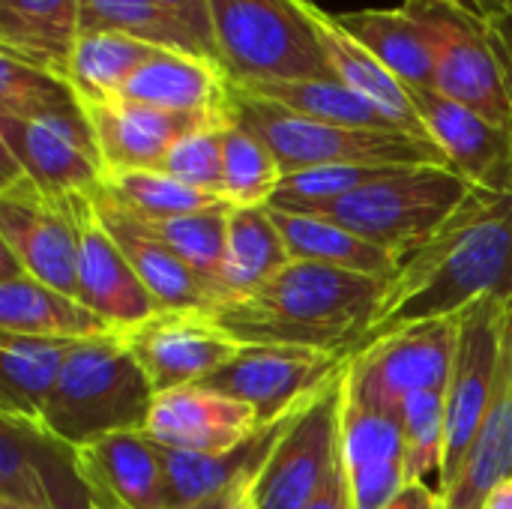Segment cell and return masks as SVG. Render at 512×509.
Wrapping results in <instances>:
<instances>
[{"instance_id":"6da1fadb","label":"cell","mask_w":512,"mask_h":509,"mask_svg":"<svg viewBox=\"0 0 512 509\" xmlns=\"http://www.w3.org/2000/svg\"><path fill=\"white\" fill-rule=\"evenodd\" d=\"M489 297H512V192L474 186L462 207L384 279L357 351L417 324L459 318Z\"/></svg>"},{"instance_id":"7a4b0ae2","label":"cell","mask_w":512,"mask_h":509,"mask_svg":"<svg viewBox=\"0 0 512 509\" xmlns=\"http://www.w3.org/2000/svg\"><path fill=\"white\" fill-rule=\"evenodd\" d=\"M384 279L291 261L243 300L219 303L210 318L243 345H288L351 357L369 327Z\"/></svg>"},{"instance_id":"3957f363","label":"cell","mask_w":512,"mask_h":509,"mask_svg":"<svg viewBox=\"0 0 512 509\" xmlns=\"http://www.w3.org/2000/svg\"><path fill=\"white\" fill-rule=\"evenodd\" d=\"M153 387L120 333L69 345L60 381L45 411V426L84 450L120 432H144Z\"/></svg>"},{"instance_id":"277c9868","label":"cell","mask_w":512,"mask_h":509,"mask_svg":"<svg viewBox=\"0 0 512 509\" xmlns=\"http://www.w3.org/2000/svg\"><path fill=\"white\" fill-rule=\"evenodd\" d=\"M213 45L231 87L336 78L321 48L312 0H207Z\"/></svg>"},{"instance_id":"5b68a950","label":"cell","mask_w":512,"mask_h":509,"mask_svg":"<svg viewBox=\"0 0 512 509\" xmlns=\"http://www.w3.org/2000/svg\"><path fill=\"white\" fill-rule=\"evenodd\" d=\"M228 114L273 150L282 177L309 168H324V165H405V168L447 165L450 168L444 150L432 138H420L411 132H375V129L321 123L234 87H231Z\"/></svg>"},{"instance_id":"8992f818","label":"cell","mask_w":512,"mask_h":509,"mask_svg":"<svg viewBox=\"0 0 512 509\" xmlns=\"http://www.w3.org/2000/svg\"><path fill=\"white\" fill-rule=\"evenodd\" d=\"M471 189L474 186L447 165H417L399 168L336 201L291 204L279 210L324 216L390 249L402 261L462 207Z\"/></svg>"},{"instance_id":"52a82bcc","label":"cell","mask_w":512,"mask_h":509,"mask_svg":"<svg viewBox=\"0 0 512 509\" xmlns=\"http://www.w3.org/2000/svg\"><path fill=\"white\" fill-rule=\"evenodd\" d=\"M438 42L435 93L512 129L510 24L486 21L453 0H405Z\"/></svg>"},{"instance_id":"ba28073f","label":"cell","mask_w":512,"mask_h":509,"mask_svg":"<svg viewBox=\"0 0 512 509\" xmlns=\"http://www.w3.org/2000/svg\"><path fill=\"white\" fill-rule=\"evenodd\" d=\"M0 144L3 180L27 177L54 201L93 192L105 177V162L81 102L39 117H0Z\"/></svg>"},{"instance_id":"9c48e42d","label":"cell","mask_w":512,"mask_h":509,"mask_svg":"<svg viewBox=\"0 0 512 509\" xmlns=\"http://www.w3.org/2000/svg\"><path fill=\"white\" fill-rule=\"evenodd\" d=\"M456 342L459 318L390 333L351 354L345 369V396L399 417L402 405L414 393L447 390Z\"/></svg>"},{"instance_id":"30bf717a","label":"cell","mask_w":512,"mask_h":509,"mask_svg":"<svg viewBox=\"0 0 512 509\" xmlns=\"http://www.w3.org/2000/svg\"><path fill=\"white\" fill-rule=\"evenodd\" d=\"M348 360L351 357L312 348L243 345L225 369L213 372L198 387L246 402L264 426L318 399L345 375Z\"/></svg>"},{"instance_id":"8fae6325","label":"cell","mask_w":512,"mask_h":509,"mask_svg":"<svg viewBox=\"0 0 512 509\" xmlns=\"http://www.w3.org/2000/svg\"><path fill=\"white\" fill-rule=\"evenodd\" d=\"M0 501L27 509H96L81 450L45 423L0 417Z\"/></svg>"},{"instance_id":"7c38bea8","label":"cell","mask_w":512,"mask_h":509,"mask_svg":"<svg viewBox=\"0 0 512 509\" xmlns=\"http://www.w3.org/2000/svg\"><path fill=\"white\" fill-rule=\"evenodd\" d=\"M345 375L312 399L279 438L267 465L252 483V509H306L339 462Z\"/></svg>"},{"instance_id":"4fadbf2b","label":"cell","mask_w":512,"mask_h":509,"mask_svg":"<svg viewBox=\"0 0 512 509\" xmlns=\"http://www.w3.org/2000/svg\"><path fill=\"white\" fill-rule=\"evenodd\" d=\"M512 300V297H510ZM504 297H489L459 315V342L453 354V369L447 381V456H444V492L456 483L465 456L486 417L498 357L507 303Z\"/></svg>"},{"instance_id":"5bb4252c","label":"cell","mask_w":512,"mask_h":509,"mask_svg":"<svg viewBox=\"0 0 512 509\" xmlns=\"http://www.w3.org/2000/svg\"><path fill=\"white\" fill-rule=\"evenodd\" d=\"M0 246L21 270L69 297H78V228L66 201L39 192L27 177L0 183Z\"/></svg>"},{"instance_id":"9a60e30c","label":"cell","mask_w":512,"mask_h":509,"mask_svg":"<svg viewBox=\"0 0 512 509\" xmlns=\"http://www.w3.org/2000/svg\"><path fill=\"white\" fill-rule=\"evenodd\" d=\"M120 336L156 396L201 384L243 351V342L204 312H159L153 321Z\"/></svg>"},{"instance_id":"2e32d148","label":"cell","mask_w":512,"mask_h":509,"mask_svg":"<svg viewBox=\"0 0 512 509\" xmlns=\"http://www.w3.org/2000/svg\"><path fill=\"white\" fill-rule=\"evenodd\" d=\"M69 207L78 228V300L105 318L114 333L153 321L162 309L99 222L93 192L69 195Z\"/></svg>"},{"instance_id":"e0dca14e","label":"cell","mask_w":512,"mask_h":509,"mask_svg":"<svg viewBox=\"0 0 512 509\" xmlns=\"http://www.w3.org/2000/svg\"><path fill=\"white\" fill-rule=\"evenodd\" d=\"M339 459L345 468L351 507L384 509L408 483L402 420L345 396L339 426Z\"/></svg>"},{"instance_id":"ac0fdd59","label":"cell","mask_w":512,"mask_h":509,"mask_svg":"<svg viewBox=\"0 0 512 509\" xmlns=\"http://www.w3.org/2000/svg\"><path fill=\"white\" fill-rule=\"evenodd\" d=\"M258 429L261 420L246 402L192 384L159 393L141 435L180 453H228Z\"/></svg>"},{"instance_id":"d6986e66","label":"cell","mask_w":512,"mask_h":509,"mask_svg":"<svg viewBox=\"0 0 512 509\" xmlns=\"http://www.w3.org/2000/svg\"><path fill=\"white\" fill-rule=\"evenodd\" d=\"M429 138L444 150L450 168L477 189L512 192V129L435 93L411 90Z\"/></svg>"},{"instance_id":"ffe728a7","label":"cell","mask_w":512,"mask_h":509,"mask_svg":"<svg viewBox=\"0 0 512 509\" xmlns=\"http://www.w3.org/2000/svg\"><path fill=\"white\" fill-rule=\"evenodd\" d=\"M93 207L105 231L114 237L120 252L129 258L132 270L153 294L162 312H204L210 315L222 294L207 279H201L192 267H186L174 252H168L132 213L117 207L108 195L93 189Z\"/></svg>"},{"instance_id":"44dd1931","label":"cell","mask_w":512,"mask_h":509,"mask_svg":"<svg viewBox=\"0 0 512 509\" xmlns=\"http://www.w3.org/2000/svg\"><path fill=\"white\" fill-rule=\"evenodd\" d=\"M102 162L105 174H120V171H156L168 150L189 135L192 129L222 120V117H192V114H171L159 111L150 105H138L129 99H111V102H96L84 105ZM228 117V114H225Z\"/></svg>"},{"instance_id":"7402d4cb","label":"cell","mask_w":512,"mask_h":509,"mask_svg":"<svg viewBox=\"0 0 512 509\" xmlns=\"http://www.w3.org/2000/svg\"><path fill=\"white\" fill-rule=\"evenodd\" d=\"M120 99L171 114L225 117L231 81L213 57L159 48L123 87Z\"/></svg>"},{"instance_id":"603a6c76","label":"cell","mask_w":512,"mask_h":509,"mask_svg":"<svg viewBox=\"0 0 512 509\" xmlns=\"http://www.w3.org/2000/svg\"><path fill=\"white\" fill-rule=\"evenodd\" d=\"M3 249V276H0V333L39 336L81 342L114 333L105 318L87 309L78 297H69L33 276H27L18 258Z\"/></svg>"},{"instance_id":"cb8c5ba5","label":"cell","mask_w":512,"mask_h":509,"mask_svg":"<svg viewBox=\"0 0 512 509\" xmlns=\"http://www.w3.org/2000/svg\"><path fill=\"white\" fill-rule=\"evenodd\" d=\"M512 477V300L507 303L495 390L480 432L465 456L456 483L444 492L441 509H483L489 492Z\"/></svg>"},{"instance_id":"d4e9b609","label":"cell","mask_w":512,"mask_h":509,"mask_svg":"<svg viewBox=\"0 0 512 509\" xmlns=\"http://www.w3.org/2000/svg\"><path fill=\"white\" fill-rule=\"evenodd\" d=\"M303 408L273 423H264L252 438H246L240 447L228 453H180V450H168L156 444L162 471H165V486H168V509H183L210 495L225 492L228 486L255 480L261 468L267 465L270 453L276 450L279 438L288 432V426L297 420Z\"/></svg>"},{"instance_id":"484cf974","label":"cell","mask_w":512,"mask_h":509,"mask_svg":"<svg viewBox=\"0 0 512 509\" xmlns=\"http://www.w3.org/2000/svg\"><path fill=\"white\" fill-rule=\"evenodd\" d=\"M96 509H168V486L153 441L120 432L81 450Z\"/></svg>"},{"instance_id":"4316f807","label":"cell","mask_w":512,"mask_h":509,"mask_svg":"<svg viewBox=\"0 0 512 509\" xmlns=\"http://www.w3.org/2000/svg\"><path fill=\"white\" fill-rule=\"evenodd\" d=\"M333 18L402 84H408L411 90H435L438 42L429 24L414 9L402 3L396 9H360L339 12Z\"/></svg>"},{"instance_id":"83f0119b","label":"cell","mask_w":512,"mask_h":509,"mask_svg":"<svg viewBox=\"0 0 512 509\" xmlns=\"http://www.w3.org/2000/svg\"><path fill=\"white\" fill-rule=\"evenodd\" d=\"M312 21H315V30H318V39H321V48L327 54V63L333 69V75L357 90L360 96H366L369 102H375L384 114H390L405 132H414V135H423L429 138L423 120H420V111L414 105V96H411V87L402 84L372 51H366L351 33H345L336 18L330 12H324L321 6L312 3Z\"/></svg>"},{"instance_id":"f1b7e54d","label":"cell","mask_w":512,"mask_h":509,"mask_svg":"<svg viewBox=\"0 0 512 509\" xmlns=\"http://www.w3.org/2000/svg\"><path fill=\"white\" fill-rule=\"evenodd\" d=\"M81 33V0H0V51L66 78Z\"/></svg>"},{"instance_id":"f546056e","label":"cell","mask_w":512,"mask_h":509,"mask_svg":"<svg viewBox=\"0 0 512 509\" xmlns=\"http://www.w3.org/2000/svg\"><path fill=\"white\" fill-rule=\"evenodd\" d=\"M72 342L0 333V417L45 423Z\"/></svg>"},{"instance_id":"4dcf8cb0","label":"cell","mask_w":512,"mask_h":509,"mask_svg":"<svg viewBox=\"0 0 512 509\" xmlns=\"http://www.w3.org/2000/svg\"><path fill=\"white\" fill-rule=\"evenodd\" d=\"M270 216L285 240L291 261L324 264V267L351 270V273L378 276V279H387L399 264V258L390 249H384V246H378L324 216L294 213V210H279V207H270Z\"/></svg>"},{"instance_id":"1f68e13d","label":"cell","mask_w":512,"mask_h":509,"mask_svg":"<svg viewBox=\"0 0 512 509\" xmlns=\"http://www.w3.org/2000/svg\"><path fill=\"white\" fill-rule=\"evenodd\" d=\"M288 264L291 255L270 216V207L267 204L231 207L225 267H222V291H225L222 303L255 294Z\"/></svg>"},{"instance_id":"d6a6232c","label":"cell","mask_w":512,"mask_h":509,"mask_svg":"<svg viewBox=\"0 0 512 509\" xmlns=\"http://www.w3.org/2000/svg\"><path fill=\"white\" fill-rule=\"evenodd\" d=\"M249 96L282 105L300 117H312L333 126L351 129H375V132H405L390 114H384L375 102L345 87L339 78H303V81H267L252 87H234ZM414 135V132H411ZM423 138V135H420Z\"/></svg>"},{"instance_id":"836d02e7","label":"cell","mask_w":512,"mask_h":509,"mask_svg":"<svg viewBox=\"0 0 512 509\" xmlns=\"http://www.w3.org/2000/svg\"><path fill=\"white\" fill-rule=\"evenodd\" d=\"M156 51H159L156 45L126 33H111V30L81 33L69 57L66 81L78 93L81 105L120 99L126 81Z\"/></svg>"},{"instance_id":"e575fe53","label":"cell","mask_w":512,"mask_h":509,"mask_svg":"<svg viewBox=\"0 0 512 509\" xmlns=\"http://www.w3.org/2000/svg\"><path fill=\"white\" fill-rule=\"evenodd\" d=\"M228 216H231V204L222 201L207 210L174 216V219H141V225L186 267H192L213 288H219L225 300L222 267H225V243H228Z\"/></svg>"},{"instance_id":"d590c367","label":"cell","mask_w":512,"mask_h":509,"mask_svg":"<svg viewBox=\"0 0 512 509\" xmlns=\"http://www.w3.org/2000/svg\"><path fill=\"white\" fill-rule=\"evenodd\" d=\"M96 30L126 33L156 48L210 57L204 45L180 21H174L156 0H81V33Z\"/></svg>"},{"instance_id":"8d00e7d4","label":"cell","mask_w":512,"mask_h":509,"mask_svg":"<svg viewBox=\"0 0 512 509\" xmlns=\"http://www.w3.org/2000/svg\"><path fill=\"white\" fill-rule=\"evenodd\" d=\"M405 432V474L408 483H423L444 498V456H447V390L414 393L402 405Z\"/></svg>"},{"instance_id":"74e56055","label":"cell","mask_w":512,"mask_h":509,"mask_svg":"<svg viewBox=\"0 0 512 509\" xmlns=\"http://www.w3.org/2000/svg\"><path fill=\"white\" fill-rule=\"evenodd\" d=\"M99 192L108 195L117 207L138 219H174L186 213L207 210L213 204H222L225 198L198 192L165 171H120L105 174L99 183Z\"/></svg>"},{"instance_id":"f35d334b","label":"cell","mask_w":512,"mask_h":509,"mask_svg":"<svg viewBox=\"0 0 512 509\" xmlns=\"http://www.w3.org/2000/svg\"><path fill=\"white\" fill-rule=\"evenodd\" d=\"M231 117V114H228ZM282 183L273 150L237 120L225 126V201L231 207L270 204Z\"/></svg>"},{"instance_id":"ab89813d","label":"cell","mask_w":512,"mask_h":509,"mask_svg":"<svg viewBox=\"0 0 512 509\" xmlns=\"http://www.w3.org/2000/svg\"><path fill=\"white\" fill-rule=\"evenodd\" d=\"M72 84L12 51H0V117H39L78 105Z\"/></svg>"},{"instance_id":"60d3db41","label":"cell","mask_w":512,"mask_h":509,"mask_svg":"<svg viewBox=\"0 0 512 509\" xmlns=\"http://www.w3.org/2000/svg\"><path fill=\"white\" fill-rule=\"evenodd\" d=\"M231 117L222 120H210L198 129H192L189 135H183L168 156L162 159V165L156 171H165L168 177L225 198V126Z\"/></svg>"},{"instance_id":"b9f144b4","label":"cell","mask_w":512,"mask_h":509,"mask_svg":"<svg viewBox=\"0 0 512 509\" xmlns=\"http://www.w3.org/2000/svg\"><path fill=\"white\" fill-rule=\"evenodd\" d=\"M174 21H180L201 45L204 51L216 60V45H213V24H210V6L207 0H156ZM219 63V60H216Z\"/></svg>"},{"instance_id":"7bdbcfd3","label":"cell","mask_w":512,"mask_h":509,"mask_svg":"<svg viewBox=\"0 0 512 509\" xmlns=\"http://www.w3.org/2000/svg\"><path fill=\"white\" fill-rule=\"evenodd\" d=\"M306 509H354L351 507V492H348V480H345L342 459L333 465L327 483L321 486V492L312 498V504Z\"/></svg>"},{"instance_id":"ee69618b","label":"cell","mask_w":512,"mask_h":509,"mask_svg":"<svg viewBox=\"0 0 512 509\" xmlns=\"http://www.w3.org/2000/svg\"><path fill=\"white\" fill-rule=\"evenodd\" d=\"M441 495L423 483H405L402 492L384 509H441Z\"/></svg>"},{"instance_id":"f6af8a7d","label":"cell","mask_w":512,"mask_h":509,"mask_svg":"<svg viewBox=\"0 0 512 509\" xmlns=\"http://www.w3.org/2000/svg\"><path fill=\"white\" fill-rule=\"evenodd\" d=\"M252 483H255V480H246V483L228 486L225 492L210 495V498H204V501H198V504H189V507H183V509H243V504L249 501Z\"/></svg>"},{"instance_id":"bcb514c9","label":"cell","mask_w":512,"mask_h":509,"mask_svg":"<svg viewBox=\"0 0 512 509\" xmlns=\"http://www.w3.org/2000/svg\"><path fill=\"white\" fill-rule=\"evenodd\" d=\"M456 6L486 18V21H501L512 24V0H453Z\"/></svg>"},{"instance_id":"7dc6e473","label":"cell","mask_w":512,"mask_h":509,"mask_svg":"<svg viewBox=\"0 0 512 509\" xmlns=\"http://www.w3.org/2000/svg\"><path fill=\"white\" fill-rule=\"evenodd\" d=\"M483 509H512V477L489 492V498L483 501Z\"/></svg>"},{"instance_id":"c3c4849f","label":"cell","mask_w":512,"mask_h":509,"mask_svg":"<svg viewBox=\"0 0 512 509\" xmlns=\"http://www.w3.org/2000/svg\"><path fill=\"white\" fill-rule=\"evenodd\" d=\"M0 509H27V507H18V504H9V501H0Z\"/></svg>"},{"instance_id":"681fc988","label":"cell","mask_w":512,"mask_h":509,"mask_svg":"<svg viewBox=\"0 0 512 509\" xmlns=\"http://www.w3.org/2000/svg\"><path fill=\"white\" fill-rule=\"evenodd\" d=\"M243 509H252V504H249V501H246V504H243Z\"/></svg>"}]
</instances>
